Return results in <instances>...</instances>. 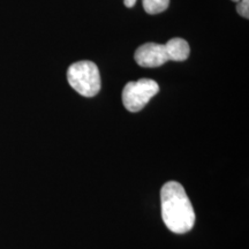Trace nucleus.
Listing matches in <instances>:
<instances>
[{
  "mask_svg": "<svg viewBox=\"0 0 249 249\" xmlns=\"http://www.w3.org/2000/svg\"><path fill=\"white\" fill-rule=\"evenodd\" d=\"M161 217L171 232H189L195 224V213L185 188L177 181H169L160 191Z\"/></svg>",
  "mask_w": 249,
  "mask_h": 249,
  "instance_id": "f257e3e1",
  "label": "nucleus"
},
{
  "mask_svg": "<svg viewBox=\"0 0 249 249\" xmlns=\"http://www.w3.org/2000/svg\"><path fill=\"white\" fill-rule=\"evenodd\" d=\"M70 86L85 97H93L101 90L98 67L92 61H77L67 71Z\"/></svg>",
  "mask_w": 249,
  "mask_h": 249,
  "instance_id": "f03ea898",
  "label": "nucleus"
},
{
  "mask_svg": "<svg viewBox=\"0 0 249 249\" xmlns=\"http://www.w3.org/2000/svg\"><path fill=\"white\" fill-rule=\"evenodd\" d=\"M160 91L157 82L150 79L130 81L123 90V104L129 112L141 111Z\"/></svg>",
  "mask_w": 249,
  "mask_h": 249,
  "instance_id": "7ed1b4c3",
  "label": "nucleus"
},
{
  "mask_svg": "<svg viewBox=\"0 0 249 249\" xmlns=\"http://www.w3.org/2000/svg\"><path fill=\"white\" fill-rule=\"evenodd\" d=\"M135 61L141 67H160L169 61V55L163 44L157 43H145L140 46L134 54Z\"/></svg>",
  "mask_w": 249,
  "mask_h": 249,
  "instance_id": "20e7f679",
  "label": "nucleus"
},
{
  "mask_svg": "<svg viewBox=\"0 0 249 249\" xmlns=\"http://www.w3.org/2000/svg\"><path fill=\"white\" fill-rule=\"evenodd\" d=\"M166 53L169 55V60L185 61L189 57L191 48L187 40L182 38H172L165 44Z\"/></svg>",
  "mask_w": 249,
  "mask_h": 249,
  "instance_id": "39448f33",
  "label": "nucleus"
},
{
  "mask_svg": "<svg viewBox=\"0 0 249 249\" xmlns=\"http://www.w3.org/2000/svg\"><path fill=\"white\" fill-rule=\"evenodd\" d=\"M170 0H142V5L148 14H160L166 11Z\"/></svg>",
  "mask_w": 249,
  "mask_h": 249,
  "instance_id": "423d86ee",
  "label": "nucleus"
},
{
  "mask_svg": "<svg viewBox=\"0 0 249 249\" xmlns=\"http://www.w3.org/2000/svg\"><path fill=\"white\" fill-rule=\"evenodd\" d=\"M236 11L242 18H249V0H240L236 5Z\"/></svg>",
  "mask_w": 249,
  "mask_h": 249,
  "instance_id": "0eeeda50",
  "label": "nucleus"
},
{
  "mask_svg": "<svg viewBox=\"0 0 249 249\" xmlns=\"http://www.w3.org/2000/svg\"><path fill=\"white\" fill-rule=\"evenodd\" d=\"M124 4L127 8H132L136 4V0H124Z\"/></svg>",
  "mask_w": 249,
  "mask_h": 249,
  "instance_id": "6e6552de",
  "label": "nucleus"
},
{
  "mask_svg": "<svg viewBox=\"0 0 249 249\" xmlns=\"http://www.w3.org/2000/svg\"><path fill=\"white\" fill-rule=\"evenodd\" d=\"M232 1H234V2H239V1H240V0H232Z\"/></svg>",
  "mask_w": 249,
  "mask_h": 249,
  "instance_id": "1a4fd4ad",
  "label": "nucleus"
}]
</instances>
